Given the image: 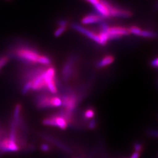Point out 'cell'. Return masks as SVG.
<instances>
[{
	"label": "cell",
	"instance_id": "obj_1",
	"mask_svg": "<svg viewBox=\"0 0 158 158\" xmlns=\"http://www.w3.org/2000/svg\"><path fill=\"white\" fill-rule=\"evenodd\" d=\"M16 56L23 62L27 64H32L37 63L38 59L40 56L37 51L31 48H22L18 49L15 52Z\"/></svg>",
	"mask_w": 158,
	"mask_h": 158
},
{
	"label": "cell",
	"instance_id": "obj_2",
	"mask_svg": "<svg viewBox=\"0 0 158 158\" xmlns=\"http://www.w3.org/2000/svg\"><path fill=\"white\" fill-rule=\"evenodd\" d=\"M37 106L40 108L49 107H57L62 104V99L58 97L40 96L37 100Z\"/></svg>",
	"mask_w": 158,
	"mask_h": 158
},
{
	"label": "cell",
	"instance_id": "obj_3",
	"mask_svg": "<svg viewBox=\"0 0 158 158\" xmlns=\"http://www.w3.org/2000/svg\"><path fill=\"white\" fill-rule=\"evenodd\" d=\"M100 1L107 7L110 16L127 18H130L132 15V12L129 10L114 6L106 0H100Z\"/></svg>",
	"mask_w": 158,
	"mask_h": 158
},
{
	"label": "cell",
	"instance_id": "obj_4",
	"mask_svg": "<svg viewBox=\"0 0 158 158\" xmlns=\"http://www.w3.org/2000/svg\"><path fill=\"white\" fill-rule=\"evenodd\" d=\"M44 76L46 88L52 93H56L57 87L55 83V70L54 68L51 67L45 70Z\"/></svg>",
	"mask_w": 158,
	"mask_h": 158
},
{
	"label": "cell",
	"instance_id": "obj_5",
	"mask_svg": "<svg viewBox=\"0 0 158 158\" xmlns=\"http://www.w3.org/2000/svg\"><path fill=\"white\" fill-rule=\"evenodd\" d=\"M43 124L45 125L57 127L62 130L66 129L68 127L67 119L62 115L53 116L45 119L43 121Z\"/></svg>",
	"mask_w": 158,
	"mask_h": 158
},
{
	"label": "cell",
	"instance_id": "obj_6",
	"mask_svg": "<svg viewBox=\"0 0 158 158\" xmlns=\"http://www.w3.org/2000/svg\"><path fill=\"white\" fill-rule=\"evenodd\" d=\"M108 34L109 40H110L119 39L123 36H127L131 34L129 28L124 27L115 26L109 27Z\"/></svg>",
	"mask_w": 158,
	"mask_h": 158
},
{
	"label": "cell",
	"instance_id": "obj_7",
	"mask_svg": "<svg viewBox=\"0 0 158 158\" xmlns=\"http://www.w3.org/2000/svg\"><path fill=\"white\" fill-rule=\"evenodd\" d=\"M76 62V57L72 56L68 58L62 69V76L63 79L67 81L73 73L74 66Z\"/></svg>",
	"mask_w": 158,
	"mask_h": 158
},
{
	"label": "cell",
	"instance_id": "obj_8",
	"mask_svg": "<svg viewBox=\"0 0 158 158\" xmlns=\"http://www.w3.org/2000/svg\"><path fill=\"white\" fill-rule=\"evenodd\" d=\"M20 147L15 142L11 141L9 138H4L0 141V152H17Z\"/></svg>",
	"mask_w": 158,
	"mask_h": 158
},
{
	"label": "cell",
	"instance_id": "obj_9",
	"mask_svg": "<svg viewBox=\"0 0 158 158\" xmlns=\"http://www.w3.org/2000/svg\"><path fill=\"white\" fill-rule=\"evenodd\" d=\"M72 27L75 31L79 32L81 34H83L89 38L94 40V42H96L97 44H99V42H100L99 36L98 34H96V32H93L89 29L85 28V27L81 26L80 25H79L77 23H73L72 25Z\"/></svg>",
	"mask_w": 158,
	"mask_h": 158
},
{
	"label": "cell",
	"instance_id": "obj_10",
	"mask_svg": "<svg viewBox=\"0 0 158 158\" xmlns=\"http://www.w3.org/2000/svg\"><path fill=\"white\" fill-rule=\"evenodd\" d=\"M62 104L67 111L69 113H72L75 109L77 103V98L73 94L66 95L63 98Z\"/></svg>",
	"mask_w": 158,
	"mask_h": 158
},
{
	"label": "cell",
	"instance_id": "obj_11",
	"mask_svg": "<svg viewBox=\"0 0 158 158\" xmlns=\"http://www.w3.org/2000/svg\"><path fill=\"white\" fill-rule=\"evenodd\" d=\"M45 71L42 73L38 75L37 76H36L35 77H34L32 80H29V81H31L32 83V90L35 91L45 89V87L46 88L45 76H44Z\"/></svg>",
	"mask_w": 158,
	"mask_h": 158
},
{
	"label": "cell",
	"instance_id": "obj_12",
	"mask_svg": "<svg viewBox=\"0 0 158 158\" xmlns=\"http://www.w3.org/2000/svg\"><path fill=\"white\" fill-rule=\"evenodd\" d=\"M104 18L98 14H91L83 17L81 19V23L82 24L89 25L96 23H100L104 21Z\"/></svg>",
	"mask_w": 158,
	"mask_h": 158
},
{
	"label": "cell",
	"instance_id": "obj_13",
	"mask_svg": "<svg viewBox=\"0 0 158 158\" xmlns=\"http://www.w3.org/2000/svg\"><path fill=\"white\" fill-rule=\"evenodd\" d=\"M94 6V8H95L96 11L97 12V13H98V15L102 17L103 18H109L110 17L107 7L104 3H102L101 1H100L99 3H98L97 4H96V6Z\"/></svg>",
	"mask_w": 158,
	"mask_h": 158
},
{
	"label": "cell",
	"instance_id": "obj_14",
	"mask_svg": "<svg viewBox=\"0 0 158 158\" xmlns=\"http://www.w3.org/2000/svg\"><path fill=\"white\" fill-rule=\"evenodd\" d=\"M114 61V57L112 55H107L104 57L97 64V68H102L106 67L113 63Z\"/></svg>",
	"mask_w": 158,
	"mask_h": 158
},
{
	"label": "cell",
	"instance_id": "obj_15",
	"mask_svg": "<svg viewBox=\"0 0 158 158\" xmlns=\"http://www.w3.org/2000/svg\"><path fill=\"white\" fill-rule=\"evenodd\" d=\"M107 31H100V33L98 34L100 39L99 44L102 46L106 45L109 40L108 34Z\"/></svg>",
	"mask_w": 158,
	"mask_h": 158
},
{
	"label": "cell",
	"instance_id": "obj_16",
	"mask_svg": "<svg viewBox=\"0 0 158 158\" xmlns=\"http://www.w3.org/2000/svg\"><path fill=\"white\" fill-rule=\"evenodd\" d=\"M37 63H39L41 64H43V65H50L52 63L51 61V59L47 56L45 55H40V56L38 59V60H37Z\"/></svg>",
	"mask_w": 158,
	"mask_h": 158
},
{
	"label": "cell",
	"instance_id": "obj_17",
	"mask_svg": "<svg viewBox=\"0 0 158 158\" xmlns=\"http://www.w3.org/2000/svg\"><path fill=\"white\" fill-rule=\"evenodd\" d=\"M139 36H142L146 38H155L157 36L156 33L147 30H142Z\"/></svg>",
	"mask_w": 158,
	"mask_h": 158
},
{
	"label": "cell",
	"instance_id": "obj_18",
	"mask_svg": "<svg viewBox=\"0 0 158 158\" xmlns=\"http://www.w3.org/2000/svg\"><path fill=\"white\" fill-rule=\"evenodd\" d=\"M129 30H130V34H133L136 36H140V34L142 31L141 29L134 25L130 27Z\"/></svg>",
	"mask_w": 158,
	"mask_h": 158
},
{
	"label": "cell",
	"instance_id": "obj_19",
	"mask_svg": "<svg viewBox=\"0 0 158 158\" xmlns=\"http://www.w3.org/2000/svg\"><path fill=\"white\" fill-rule=\"evenodd\" d=\"M32 83L31 81H27L23 86V89H22V93L23 94H27L29 91L32 90Z\"/></svg>",
	"mask_w": 158,
	"mask_h": 158
},
{
	"label": "cell",
	"instance_id": "obj_20",
	"mask_svg": "<svg viewBox=\"0 0 158 158\" xmlns=\"http://www.w3.org/2000/svg\"><path fill=\"white\" fill-rule=\"evenodd\" d=\"M67 29V27H59L54 32V36L55 37H59L61 36Z\"/></svg>",
	"mask_w": 158,
	"mask_h": 158
},
{
	"label": "cell",
	"instance_id": "obj_21",
	"mask_svg": "<svg viewBox=\"0 0 158 158\" xmlns=\"http://www.w3.org/2000/svg\"><path fill=\"white\" fill-rule=\"evenodd\" d=\"M94 111L93 109H88L85 113V118L86 119H90L93 118L94 116Z\"/></svg>",
	"mask_w": 158,
	"mask_h": 158
},
{
	"label": "cell",
	"instance_id": "obj_22",
	"mask_svg": "<svg viewBox=\"0 0 158 158\" xmlns=\"http://www.w3.org/2000/svg\"><path fill=\"white\" fill-rule=\"evenodd\" d=\"M9 60V57L6 55L0 56V68L4 66Z\"/></svg>",
	"mask_w": 158,
	"mask_h": 158
},
{
	"label": "cell",
	"instance_id": "obj_23",
	"mask_svg": "<svg viewBox=\"0 0 158 158\" xmlns=\"http://www.w3.org/2000/svg\"><path fill=\"white\" fill-rule=\"evenodd\" d=\"M68 23L66 20H64L62 19L59 21L58 22V25L59 27H68Z\"/></svg>",
	"mask_w": 158,
	"mask_h": 158
},
{
	"label": "cell",
	"instance_id": "obj_24",
	"mask_svg": "<svg viewBox=\"0 0 158 158\" xmlns=\"http://www.w3.org/2000/svg\"><path fill=\"white\" fill-rule=\"evenodd\" d=\"M40 148H41L42 151H44V152H48V151H49V149H50V147H49V146L48 145L46 144V143L42 144V145H41Z\"/></svg>",
	"mask_w": 158,
	"mask_h": 158
},
{
	"label": "cell",
	"instance_id": "obj_25",
	"mask_svg": "<svg viewBox=\"0 0 158 158\" xmlns=\"http://www.w3.org/2000/svg\"><path fill=\"white\" fill-rule=\"evenodd\" d=\"M151 66L153 68H157L158 66V59L157 57H156L155 59H154L153 60H152V62L151 63Z\"/></svg>",
	"mask_w": 158,
	"mask_h": 158
},
{
	"label": "cell",
	"instance_id": "obj_26",
	"mask_svg": "<svg viewBox=\"0 0 158 158\" xmlns=\"http://www.w3.org/2000/svg\"><path fill=\"white\" fill-rule=\"evenodd\" d=\"M135 150L136 152H139L142 149V145L139 143H136L135 145Z\"/></svg>",
	"mask_w": 158,
	"mask_h": 158
},
{
	"label": "cell",
	"instance_id": "obj_27",
	"mask_svg": "<svg viewBox=\"0 0 158 158\" xmlns=\"http://www.w3.org/2000/svg\"><path fill=\"white\" fill-rule=\"evenodd\" d=\"M96 122L94 121V120H92V121H91L90 123H89V128H90V129H91V130L94 129V128L96 127Z\"/></svg>",
	"mask_w": 158,
	"mask_h": 158
},
{
	"label": "cell",
	"instance_id": "obj_28",
	"mask_svg": "<svg viewBox=\"0 0 158 158\" xmlns=\"http://www.w3.org/2000/svg\"><path fill=\"white\" fill-rule=\"evenodd\" d=\"M85 1L89 2V3H90L93 6H96V4L99 3L100 1V0H85Z\"/></svg>",
	"mask_w": 158,
	"mask_h": 158
},
{
	"label": "cell",
	"instance_id": "obj_29",
	"mask_svg": "<svg viewBox=\"0 0 158 158\" xmlns=\"http://www.w3.org/2000/svg\"><path fill=\"white\" fill-rule=\"evenodd\" d=\"M139 158V152H135L132 155V156H131V158Z\"/></svg>",
	"mask_w": 158,
	"mask_h": 158
},
{
	"label": "cell",
	"instance_id": "obj_30",
	"mask_svg": "<svg viewBox=\"0 0 158 158\" xmlns=\"http://www.w3.org/2000/svg\"><path fill=\"white\" fill-rule=\"evenodd\" d=\"M6 1H10V0H6Z\"/></svg>",
	"mask_w": 158,
	"mask_h": 158
}]
</instances>
